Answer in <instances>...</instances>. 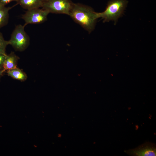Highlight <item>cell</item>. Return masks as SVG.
<instances>
[{
	"mask_svg": "<svg viewBox=\"0 0 156 156\" xmlns=\"http://www.w3.org/2000/svg\"><path fill=\"white\" fill-rule=\"evenodd\" d=\"M19 0H0V5L5 6V5L12 1H16L17 3Z\"/></svg>",
	"mask_w": 156,
	"mask_h": 156,
	"instance_id": "obj_13",
	"label": "cell"
},
{
	"mask_svg": "<svg viewBox=\"0 0 156 156\" xmlns=\"http://www.w3.org/2000/svg\"><path fill=\"white\" fill-rule=\"evenodd\" d=\"M125 152L133 156H156V144L149 142L139 145L135 148L125 150Z\"/></svg>",
	"mask_w": 156,
	"mask_h": 156,
	"instance_id": "obj_6",
	"label": "cell"
},
{
	"mask_svg": "<svg viewBox=\"0 0 156 156\" xmlns=\"http://www.w3.org/2000/svg\"><path fill=\"white\" fill-rule=\"evenodd\" d=\"M18 4L17 3L12 6L8 7L0 5V29L8 24L10 10Z\"/></svg>",
	"mask_w": 156,
	"mask_h": 156,
	"instance_id": "obj_9",
	"label": "cell"
},
{
	"mask_svg": "<svg viewBox=\"0 0 156 156\" xmlns=\"http://www.w3.org/2000/svg\"><path fill=\"white\" fill-rule=\"evenodd\" d=\"M73 3L70 0H44L42 8L49 13L69 15Z\"/></svg>",
	"mask_w": 156,
	"mask_h": 156,
	"instance_id": "obj_4",
	"label": "cell"
},
{
	"mask_svg": "<svg viewBox=\"0 0 156 156\" xmlns=\"http://www.w3.org/2000/svg\"><path fill=\"white\" fill-rule=\"evenodd\" d=\"M49 13L48 11L42 8L32 9L27 10L21 18L25 21L24 25L25 26L28 24H38L44 22Z\"/></svg>",
	"mask_w": 156,
	"mask_h": 156,
	"instance_id": "obj_5",
	"label": "cell"
},
{
	"mask_svg": "<svg viewBox=\"0 0 156 156\" xmlns=\"http://www.w3.org/2000/svg\"><path fill=\"white\" fill-rule=\"evenodd\" d=\"M8 45V41L4 39L2 34L0 32V53H6V48Z\"/></svg>",
	"mask_w": 156,
	"mask_h": 156,
	"instance_id": "obj_11",
	"label": "cell"
},
{
	"mask_svg": "<svg viewBox=\"0 0 156 156\" xmlns=\"http://www.w3.org/2000/svg\"><path fill=\"white\" fill-rule=\"evenodd\" d=\"M5 71L4 70H0V79Z\"/></svg>",
	"mask_w": 156,
	"mask_h": 156,
	"instance_id": "obj_14",
	"label": "cell"
},
{
	"mask_svg": "<svg viewBox=\"0 0 156 156\" xmlns=\"http://www.w3.org/2000/svg\"><path fill=\"white\" fill-rule=\"evenodd\" d=\"M7 55L6 53H0V70H4L3 64Z\"/></svg>",
	"mask_w": 156,
	"mask_h": 156,
	"instance_id": "obj_12",
	"label": "cell"
},
{
	"mask_svg": "<svg viewBox=\"0 0 156 156\" xmlns=\"http://www.w3.org/2000/svg\"><path fill=\"white\" fill-rule=\"evenodd\" d=\"M44 0H19L17 3L23 9L29 10L42 8Z\"/></svg>",
	"mask_w": 156,
	"mask_h": 156,
	"instance_id": "obj_8",
	"label": "cell"
},
{
	"mask_svg": "<svg viewBox=\"0 0 156 156\" xmlns=\"http://www.w3.org/2000/svg\"><path fill=\"white\" fill-rule=\"evenodd\" d=\"M8 76L13 79L23 81L27 78L26 74L22 70L17 67L7 70Z\"/></svg>",
	"mask_w": 156,
	"mask_h": 156,
	"instance_id": "obj_10",
	"label": "cell"
},
{
	"mask_svg": "<svg viewBox=\"0 0 156 156\" xmlns=\"http://www.w3.org/2000/svg\"><path fill=\"white\" fill-rule=\"evenodd\" d=\"M69 15L89 33L94 29L98 18L91 8L79 3H73Z\"/></svg>",
	"mask_w": 156,
	"mask_h": 156,
	"instance_id": "obj_1",
	"label": "cell"
},
{
	"mask_svg": "<svg viewBox=\"0 0 156 156\" xmlns=\"http://www.w3.org/2000/svg\"><path fill=\"white\" fill-rule=\"evenodd\" d=\"M19 57L13 52L7 55L3 64V69L5 71L17 67Z\"/></svg>",
	"mask_w": 156,
	"mask_h": 156,
	"instance_id": "obj_7",
	"label": "cell"
},
{
	"mask_svg": "<svg viewBox=\"0 0 156 156\" xmlns=\"http://www.w3.org/2000/svg\"><path fill=\"white\" fill-rule=\"evenodd\" d=\"M128 3L127 0H111L109 1L103 12H97L98 18H101L104 23L114 21V25H116L118 19L124 14Z\"/></svg>",
	"mask_w": 156,
	"mask_h": 156,
	"instance_id": "obj_2",
	"label": "cell"
},
{
	"mask_svg": "<svg viewBox=\"0 0 156 156\" xmlns=\"http://www.w3.org/2000/svg\"><path fill=\"white\" fill-rule=\"evenodd\" d=\"M25 26L19 24L16 25L12 32L9 44L11 45L16 51H22L29 45L30 38L25 30Z\"/></svg>",
	"mask_w": 156,
	"mask_h": 156,
	"instance_id": "obj_3",
	"label": "cell"
}]
</instances>
